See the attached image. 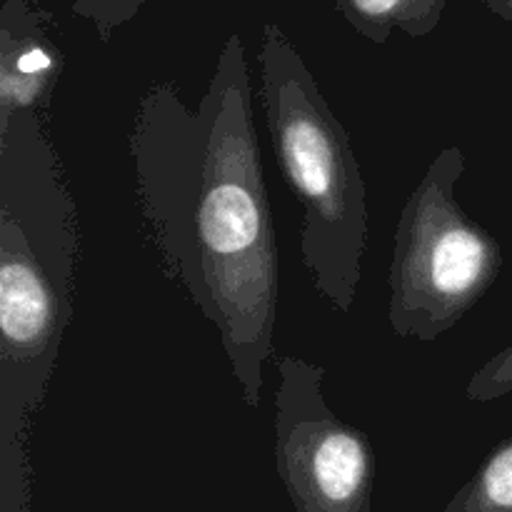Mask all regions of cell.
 <instances>
[{"label":"cell","mask_w":512,"mask_h":512,"mask_svg":"<svg viewBox=\"0 0 512 512\" xmlns=\"http://www.w3.org/2000/svg\"><path fill=\"white\" fill-rule=\"evenodd\" d=\"M128 153L165 278L218 330L243 403L258 410L275 358L280 253L238 33L225 38L195 108L173 80L145 90Z\"/></svg>","instance_id":"6da1fadb"},{"label":"cell","mask_w":512,"mask_h":512,"mask_svg":"<svg viewBox=\"0 0 512 512\" xmlns=\"http://www.w3.org/2000/svg\"><path fill=\"white\" fill-rule=\"evenodd\" d=\"M78 205L43 115L0 130V512L30 510L28 435L73 315Z\"/></svg>","instance_id":"7a4b0ae2"},{"label":"cell","mask_w":512,"mask_h":512,"mask_svg":"<svg viewBox=\"0 0 512 512\" xmlns=\"http://www.w3.org/2000/svg\"><path fill=\"white\" fill-rule=\"evenodd\" d=\"M258 68L270 143L303 208L300 258L315 290L350 313L368 245V193L350 135L278 23L263 25Z\"/></svg>","instance_id":"3957f363"},{"label":"cell","mask_w":512,"mask_h":512,"mask_svg":"<svg viewBox=\"0 0 512 512\" xmlns=\"http://www.w3.org/2000/svg\"><path fill=\"white\" fill-rule=\"evenodd\" d=\"M465 153L440 150L400 210L388 320L398 338L433 343L488 295L503 270L498 240L463 210Z\"/></svg>","instance_id":"277c9868"},{"label":"cell","mask_w":512,"mask_h":512,"mask_svg":"<svg viewBox=\"0 0 512 512\" xmlns=\"http://www.w3.org/2000/svg\"><path fill=\"white\" fill-rule=\"evenodd\" d=\"M275 470L295 512H370L378 458L368 433L340 418L323 393L325 368L278 360Z\"/></svg>","instance_id":"5b68a950"},{"label":"cell","mask_w":512,"mask_h":512,"mask_svg":"<svg viewBox=\"0 0 512 512\" xmlns=\"http://www.w3.org/2000/svg\"><path fill=\"white\" fill-rule=\"evenodd\" d=\"M50 10L28 0L0 5V130L18 115L45 113L65 68Z\"/></svg>","instance_id":"8992f818"},{"label":"cell","mask_w":512,"mask_h":512,"mask_svg":"<svg viewBox=\"0 0 512 512\" xmlns=\"http://www.w3.org/2000/svg\"><path fill=\"white\" fill-rule=\"evenodd\" d=\"M350 28L370 43L385 45L395 30L425 38L443 23L448 0H333Z\"/></svg>","instance_id":"52a82bcc"},{"label":"cell","mask_w":512,"mask_h":512,"mask_svg":"<svg viewBox=\"0 0 512 512\" xmlns=\"http://www.w3.org/2000/svg\"><path fill=\"white\" fill-rule=\"evenodd\" d=\"M440 512H512V435L483 458Z\"/></svg>","instance_id":"ba28073f"},{"label":"cell","mask_w":512,"mask_h":512,"mask_svg":"<svg viewBox=\"0 0 512 512\" xmlns=\"http://www.w3.org/2000/svg\"><path fill=\"white\" fill-rule=\"evenodd\" d=\"M28 3L40 5L43 0H28ZM145 3H150V0H73L70 10L80 18L90 20L100 40L110 43L115 30L130 23L143 10Z\"/></svg>","instance_id":"9c48e42d"},{"label":"cell","mask_w":512,"mask_h":512,"mask_svg":"<svg viewBox=\"0 0 512 512\" xmlns=\"http://www.w3.org/2000/svg\"><path fill=\"white\" fill-rule=\"evenodd\" d=\"M512 393V343L498 355L480 365L465 385V398L470 403H493Z\"/></svg>","instance_id":"30bf717a"},{"label":"cell","mask_w":512,"mask_h":512,"mask_svg":"<svg viewBox=\"0 0 512 512\" xmlns=\"http://www.w3.org/2000/svg\"><path fill=\"white\" fill-rule=\"evenodd\" d=\"M480 3H483L493 15L512 23V0H480Z\"/></svg>","instance_id":"8fae6325"}]
</instances>
